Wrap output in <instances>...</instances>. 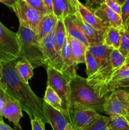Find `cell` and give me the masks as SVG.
<instances>
[{
  "label": "cell",
  "instance_id": "obj_15",
  "mask_svg": "<svg viewBox=\"0 0 129 130\" xmlns=\"http://www.w3.org/2000/svg\"><path fill=\"white\" fill-rule=\"evenodd\" d=\"M58 20V19L54 13L46 14L40 19L36 32L40 43L55 29Z\"/></svg>",
  "mask_w": 129,
  "mask_h": 130
},
{
  "label": "cell",
  "instance_id": "obj_25",
  "mask_svg": "<svg viewBox=\"0 0 129 130\" xmlns=\"http://www.w3.org/2000/svg\"><path fill=\"white\" fill-rule=\"evenodd\" d=\"M108 121L109 117L99 114L83 130H108Z\"/></svg>",
  "mask_w": 129,
  "mask_h": 130
},
{
  "label": "cell",
  "instance_id": "obj_16",
  "mask_svg": "<svg viewBox=\"0 0 129 130\" xmlns=\"http://www.w3.org/2000/svg\"><path fill=\"white\" fill-rule=\"evenodd\" d=\"M77 11L79 13L81 17L84 21L93 26L96 29L104 32L107 28L104 27L101 20L92 11L88 8L86 6L81 3L79 1L77 3Z\"/></svg>",
  "mask_w": 129,
  "mask_h": 130
},
{
  "label": "cell",
  "instance_id": "obj_34",
  "mask_svg": "<svg viewBox=\"0 0 129 130\" xmlns=\"http://www.w3.org/2000/svg\"><path fill=\"white\" fill-rule=\"evenodd\" d=\"M43 3L48 13H53V7L52 0H43Z\"/></svg>",
  "mask_w": 129,
  "mask_h": 130
},
{
  "label": "cell",
  "instance_id": "obj_24",
  "mask_svg": "<svg viewBox=\"0 0 129 130\" xmlns=\"http://www.w3.org/2000/svg\"><path fill=\"white\" fill-rule=\"evenodd\" d=\"M55 36L57 44L61 50L65 39L67 36V31L63 19H58L55 28Z\"/></svg>",
  "mask_w": 129,
  "mask_h": 130
},
{
  "label": "cell",
  "instance_id": "obj_32",
  "mask_svg": "<svg viewBox=\"0 0 129 130\" xmlns=\"http://www.w3.org/2000/svg\"><path fill=\"white\" fill-rule=\"evenodd\" d=\"M32 130H46V123L39 118H35L30 120Z\"/></svg>",
  "mask_w": 129,
  "mask_h": 130
},
{
  "label": "cell",
  "instance_id": "obj_39",
  "mask_svg": "<svg viewBox=\"0 0 129 130\" xmlns=\"http://www.w3.org/2000/svg\"><path fill=\"white\" fill-rule=\"evenodd\" d=\"M123 67L129 68V55L126 57V59H125V62L123 65Z\"/></svg>",
  "mask_w": 129,
  "mask_h": 130
},
{
  "label": "cell",
  "instance_id": "obj_13",
  "mask_svg": "<svg viewBox=\"0 0 129 130\" xmlns=\"http://www.w3.org/2000/svg\"><path fill=\"white\" fill-rule=\"evenodd\" d=\"M44 110L48 124L51 125L53 130H64L69 122L66 117L59 110L51 106L44 101Z\"/></svg>",
  "mask_w": 129,
  "mask_h": 130
},
{
  "label": "cell",
  "instance_id": "obj_4",
  "mask_svg": "<svg viewBox=\"0 0 129 130\" xmlns=\"http://www.w3.org/2000/svg\"><path fill=\"white\" fill-rule=\"evenodd\" d=\"M46 70L48 74L47 85L50 86L61 99L64 115L69 122L68 110L70 104V82L71 78L54 67H48Z\"/></svg>",
  "mask_w": 129,
  "mask_h": 130
},
{
  "label": "cell",
  "instance_id": "obj_23",
  "mask_svg": "<svg viewBox=\"0 0 129 130\" xmlns=\"http://www.w3.org/2000/svg\"><path fill=\"white\" fill-rule=\"evenodd\" d=\"M108 130H129V123L125 116L109 117Z\"/></svg>",
  "mask_w": 129,
  "mask_h": 130
},
{
  "label": "cell",
  "instance_id": "obj_14",
  "mask_svg": "<svg viewBox=\"0 0 129 130\" xmlns=\"http://www.w3.org/2000/svg\"><path fill=\"white\" fill-rule=\"evenodd\" d=\"M61 57L63 63L61 72L68 76L70 78H72L77 74V70L78 69V65L74 60L67 36L61 48Z\"/></svg>",
  "mask_w": 129,
  "mask_h": 130
},
{
  "label": "cell",
  "instance_id": "obj_33",
  "mask_svg": "<svg viewBox=\"0 0 129 130\" xmlns=\"http://www.w3.org/2000/svg\"><path fill=\"white\" fill-rule=\"evenodd\" d=\"M86 6L89 10L93 11L94 10L104 3V0H85Z\"/></svg>",
  "mask_w": 129,
  "mask_h": 130
},
{
  "label": "cell",
  "instance_id": "obj_29",
  "mask_svg": "<svg viewBox=\"0 0 129 130\" xmlns=\"http://www.w3.org/2000/svg\"><path fill=\"white\" fill-rule=\"evenodd\" d=\"M30 6L35 8L39 12L41 13L43 15L48 14L44 6L43 0H25Z\"/></svg>",
  "mask_w": 129,
  "mask_h": 130
},
{
  "label": "cell",
  "instance_id": "obj_30",
  "mask_svg": "<svg viewBox=\"0 0 129 130\" xmlns=\"http://www.w3.org/2000/svg\"><path fill=\"white\" fill-rule=\"evenodd\" d=\"M6 86L5 84L0 81V121H3L2 116L3 109L5 106V98H6Z\"/></svg>",
  "mask_w": 129,
  "mask_h": 130
},
{
  "label": "cell",
  "instance_id": "obj_5",
  "mask_svg": "<svg viewBox=\"0 0 129 130\" xmlns=\"http://www.w3.org/2000/svg\"><path fill=\"white\" fill-rule=\"evenodd\" d=\"M103 112L109 116H125L129 112V92L123 88L112 91L106 95L103 104Z\"/></svg>",
  "mask_w": 129,
  "mask_h": 130
},
{
  "label": "cell",
  "instance_id": "obj_37",
  "mask_svg": "<svg viewBox=\"0 0 129 130\" xmlns=\"http://www.w3.org/2000/svg\"><path fill=\"white\" fill-rule=\"evenodd\" d=\"M0 130H16L5 123L4 121H0Z\"/></svg>",
  "mask_w": 129,
  "mask_h": 130
},
{
  "label": "cell",
  "instance_id": "obj_42",
  "mask_svg": "<svg viewBox=\"0 0 129 130\" xmlns=\"http://www.w3.org/2000/svg\"><path fill=\"white\" fill-rule=\"evenodd\" d=\"M125 0H117V1H118V3L120 4V5H121H121H122V4L124 2H125Z\"/></svg>",
  "mask_w": 129,
  "mask_h": 130
},
{
  "label": "cell",
  "instance_id": "obj_38",
  "mask_svg": "<svg viewBox=\"0 0 129 130\" xmlns=\"http://www.w3.org/2000/svg\"><path fill=\"white\" fill-rule=\"evenodd\" d=\"M3 76V64L0 62V81L2 80Z\"/></svg>",
  "mask_w": 129,
  "mask_h": 130
},
{
  "label": "cell",
  "instance_id": "obj_3",
  "mask_svg": "<svg viewBox=\"0 0 129 130\" xmlns=\"http://www.w3.org/2000/svg\"><path fill=\"white\" fill-rule=\"evenodd\" d=\"M16 33L20 58L27 60L34 68L46 67L42 48L36 33L32 29L20 25Z\"/></svg>",
  "mask_w": 129,
  "mask_h": 130
},
{
  "label": "cell",
  "instance_id": "obj_8",
  "mask_svg": "<svg viewBox=\"0 0 129 130\" xmlns=\"http://www.w3.org/2000/svg\"><path fill=\"white\" fill-rule=\"evenodd\" d=\"M13 10L17 16L20 25L37 32L39 22L44 16L41 13L30 6L25 0H17Z\"/></svg>",
  "mask_w": 129,
  "mask_h": 130
},
{
  "label": "cell",
  "instance_id": "obj_18",
  "mask_svg": "<svg viewBox=\"0 0 129 130\" xmlns=\"http://www.w3.org/2000/svg\"><path fill=\"white\" fill-rule=\"evenodd\" d=\"M63 20H64V25H65L66 29H67V33L72 38L77 39V41L82 43V44H84L85 46L88 48L89 46V44L87 39L83 35V32L81 31L80 28L78 27V25L75 24L74 20H73L70 14L66 18H64Z\"/></svg>",
  "mask_w": 129,
  "mask_h": 130
},
{
  "label": "cell",
  "instance_id": "obj_41",
  "mask_svg": "<svg viewBox=\"0 0 129 130\" xmlns=\"http://www.w3.org/2000/svg\"><path fill=\"white\" fill-rule=\"evenodd\" d=\"M125 119H126V121H128V123H129V112L128 113V114H126V115L125 116Z\"/></svg>",
  "mask_w": 129,
  "mask_h": 130
},
{
  "label": "cell",
  "instance_id": "obj_31",
  "mask_svg": "<svg viewBox=\"0 0 129 130\" xmlns=\"http://www.w3.org/2000/svg\"><path fill=\"white\" fill-rule=\"evenodd\" d=\"M104 3L111 10L121 15V6L118 3L117 0H104Z\"/></svg>",
  "mask_w": 129,
  "mask_h": 130
},
{
  "label": "cell",
  "instance_id": "obj_9",
  "mask_svg": "<svg viewBox=\"0 0 129 130\" xmlns=\"http://www.w3.org/2000/svg\"><path fill=\"white\" fill-rule=\"evenodd\" d=\"M99 114L91 108L71 105L68 110L69 123L75 130H83Z\"/></svg>",
  "mask_w": 129,
  "mask_h": 130
},
{
  "label": "cell",
  "instance_id": "obj_17",
  "mask_svg": "<svg viewBox=\"0 0 129 130\" xmlns=\"http://www.w3.org/2000/svg\"><path fill=\"white\" fill-rule=\"evenodd\" d=\"M67 38L70 45L74 60L77 65L85 62V52L87 47L77 39L72 38L67 33Z\"/></svg>",
  "mask_w": 129,
  "mask_h": 130
},
{
  "label": "cell",
  "instance_id": "obj_26",
  "mask_svg": "<svg viewBox=\"0 0 129 130\" xmlns=\"http://www.w3.org/2000/svg\"><path fill=\"white\" fill-rule=\"evenodd\" d=\"M86 64V73H87V78L93 76L98 70L97 62L95 59L93 55L91 53L87 48L85 52V62Z\"/></svg>",
  "mask_w": 129,
  "mask_h": 130
},
{
  "label": "cell",
  "instance_id": "obj_1",
  "mask_svg": "<svg viewBox=\"0 0 129 130\" xmlns=\"http://www.w3.org/2000/svg\"><path fill=\"white\" fill-rule=\"evenodd\" d=\"M18 59L2 63L3 76L1 81L6 86V93L18 102L30 120L39 118L46 124L48 123L44 114V100L35 95L29 83L23 81L16 72L15 65Z\"/></svg>",
  "mask_w": 129,
  "mask_h": 130
},
{
  "label": "cell",
  "instance_id": "obj_10",
  "mask_svg": "<svg viewBox=\"0 0 129 130\" xmlns=\"http://www.w3.org/2000/svg\"><path fill=\"white\" fill-rule=\"evenodd\" d=\"M93 12L101 20L104 27L124 28L121 15L111 10L104 3L95 9Z\"/></svg>",
  "mask_w": 129,
  "mask_h": 130
},
{
  "label": "cell",
  "instance_id": "obj_7",
  "mask_svg": "<svg viewBox=\"0 0 129 130\" xmlns=\"http://www.w3.org/2000/svg\"><path fill=\"white\" fill-rule=\"evenodd\" d=\"M40 44L42 48L46 68L52 67L62 72L63 63L61 57V50L57 44L55 29L40 42Z\"/></svg>",
  "mask_w": 129,
  "mask_h": 130
},
{
  "label": "cell",
  "instance_id": "obj_43",
  "mask_svg": "<svg viewBox=\"0 0 129 130\" xmlns=\"http://www.w3.org/2000/svg\"><path fill=\"white\" fill-rule=\"evenodd\" d=\"M123 89H125V90H127V91H128V92H129V88H123Z\"/></svg>",
  "mask_w": 129,
  "mask_h": 130
},
{
  "label": "cell",
  "instance_id": "obj_20",
  "mask_svg": "<svg viewBox=\"0 0 129 130\" xmlns=\"http://www.w3.org/2000/svg\"><path fill=\"white\" fill-rule=\"evenodd\" d=\"M15 69L21 79L26 83H29V81L34 76V67L31 63L24 58L18 59L15 65Z\"/></svg>",
  "mask_w": 129,
  "mask_h": 130
},
{
  "label": "cell",
  "instance_id": "obj_6",
  "mask_svg": "<svg viewBox=\"0 0 129 130\" xmlns=\"http://www.w3.org/2000/svg\"><path fill=\"white\" fill-rule=\"evenodd\" d=\"M18 58L17 33L10 30L0 22V62L3 63Z\"/></svg>",
  "mask_w": 129,
  "mask_h": 130
},
{
  "label": "cell",
  "instance_id": "obj_44",
  "mask_svg": "<svg viewBox=\"0 0 129 130\" xmlns=\"http://www.w3.org/2000/svg\"><path fill=\"white\" fill-rule=\"evenodd\" d=\"M126 30H127L129 32V24H128V28H127V29H126Z\"/></svg>",
  "mask_w": 129,
  "mask_h": 130
},
{
  "label": "cell",
  "instance_id": "obj_21",
  "mask_svg": "<svg viewBox=\"0 0 129 130\" xmlns=\"http://www.w3.org/2000/svg\"><path fill=\"white\" fill-rule=\"evenodd\" d=\"M53 13L58 19H64L70 14L74 13L67 0H52Z\"/></svg>",
  "mask_w": 129,
  "mask_h": 130
},
{
  "label": "cell",
  "instance_id": "obj_12",
  "mask_svg": "<svg viewBox=\"0 0 129 130\" xmlns=\"http://www.w3.org/2000/svg\"><path fill=\"white\" fill-rule=\"evenodd\" d=\"M22 110L18 102L6 93L2 116L3 118L11 122L19 130H22L20 125V121L23 117Z\"/></svg>",
  "mask_w": 129,
  "mask_h": 130
},
{
  "label": "cell",
  "instance_id": "obj_11",
  "mask_svg": "<svg viewBox=\"0 0 129 130\" xmlns=\"http://www.w3.org/2000/svg\"><path fill=\"white\" fill-rule=\"evenodd\" d=\"M70 15L75 24L83 32L89 45L96 43H103V34L104 32L96 29L84 21L77 11Z\"/></svg>",
  "mask_w": 129,
  "mask_h": 130
},
{
  "label": "cell",
  "instance_id": "obj_28",
  "mask_svg": "<svg viewBox=\"0 0 129 130\" xmlns=\"http://www.w3.org/2000/svg\"><path fill=\"white\" fill-rule=\"evenodd\" d=\"M121 17L123 25L126 30L129 24V0H125L121 5Z\"/></svg>",
  "mask_w": 129,
  "mask_h": 130
},
{
  "label": "cell",
  "instance_id": "obj_35",
  "mask_svg": "<svg viewBox=\"0 0 129 130\" xmlns=\"http://www.w3.org/2000/svg\"><path fill=\"white\" fill-rule=\"evenodd\" d=\"M16 1H17V0H0V3L11 8L12 10H13L14 8H15Z\"/></svg>",
  "mask_w": 129,
  "mask_h": 130
},
{
  "label": "cell",
  "instance_id": "obj_19",
  "mask_svg": "<svg viewBox=\"0 0 129 130\" xmlns=\"http://www.w3.org/2000/svg\"><path fill=\"white\" fill-rule=\"evenodd\" d=\"M120 28L110 27L107 28L103 34V43L112 47L113 49L118 50L121 42V34Z\"/></svg>",
  "mask_w": 129,
  "mask_h": 130
},
{
  "label": "cell",
  "instance_id": "obj_40",
  "mask_svg": "<svg viewBox=\"0 0 129 130\" xmlns=\"http://www.w3.org/2000/svg\"><path fill=\"white\" fill-rule=\"evenodd\" d=\"M64 130H75V129L72 126V124H71L70 123H68V124H67V126H66L65 128H64Z\"/></svg>",
  "mask_w": 129,
  "mask_h": 130
},
{
  "label": "cell",
  "instance_id": "obj_27",
  "mask_svg": "<svg viewBox=\"0 0 129 130\" xmlns=\"http://www.w3.org/2000/svg\"><path fill=\"white\" fill-rule=\"evenodd\" d=\"M121 42L118 50L125 57L129 55V32L125 28L120 29Z\"/></svg>",
  "mask_w": 129,
  "mask_h": 130
},
{
  "label": "cell",
  "instance_id": "obj_2",
  "mask_svg": "<svg viewBox=\"0 0 129 130\" xmlns=\"http://www.w3.org/2000/svg\"><path fill=\"white\" fill-rule=\"evenodd\" d=\"M70 104L71 105L83 106L94 109L97 112H103L104 97L101 98L97 95L92 88L84 78L77 74L71 78Z\"/></svg>",
  "mask_w": 129,
  "mask_h": 130
},
{
  "label": "cell",
  "instance_id": "obj_36",
  "mask_svg": "<svg viewBox=\"0 0 129 130\" xmlns=\"http://www.w3.org/2000/svg\"><path fill=\"white\" fill-rule=\"evenodd\" d=\"M67 1L74 13L76 12L77 11V3H78V0H67Z\"/></svg>",
  "mask_w": 129,
  "mask_h": 130
},
{
  "label": "cell",
  "instance_id": "obj_22",
  "mask_svg": "<svg viewBox=\"0 0 129 130\" xmlns=\"http://www.w3.org/2000/svg\"><path fill=\"white\" fill-rule=\"evenodd\" d=\"M43 100L47 104H49L51 106L61 111L64 114L63 108H62L61 99L58 96L57 93L49 85H47L45 95H44Z\"/></svg>",
  "mask_w": 129,
  "mask_h": 130
}]
</instances>
